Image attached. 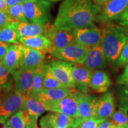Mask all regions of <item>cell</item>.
<instances>
[{
	"mask_svg": "<svg viewBox=\"0 0 128 128\" xmlns=\"http://www.w3.org/2000/svg\"><path fill=\"white\" fill-rule=\"evenodd\" d=\"M0 124H2V122H1V120H0Z\"/></svg>",
	"mask_w": 128,
	"mask_h": 128,
	"instance_id": "cell-49",
	"label": "cell"
},
{
	"mask_svg": "<svg viewBox=\"0 0 128 128\" xmlns=\"http://www.w3.org/2000/svg\"><path fill=\"white\" fill-rule=\"evenodd\" d=\"M92 1H93L94 2L96 3V4H98V6H100V7H102V6H101V1H100V0H92Z\"/></svg>",
	"mask_w": 128,
	"mask_h": 128,
	"instance_id": "cell-45",
	"label": "cell"
},
{
	"mask_svg": "<svg viewBox=\"0 0 128 128\" xmlns=\"http://www.w3.org/2000/svg\"><path fill=\"white\" fill-rule=\"evenodd\" d=\"M107 59L102 44L89 48L83 65L92 71L99 70L107 66Z\"/></svg>",
	"mask_w": 128,
	"mask_h": 128,
	"instance_id": "cell-17",
	"label": "cell"
},
{
	"mask_svg": "<svg viewBox=\"0 0 128 128\" xmlns=\"http://www.w3.org/2000/svg\"><path fill=\"white\" fill-rule=\"evenodd\" d=\"M48 26V24L33 23L27 21L16 23V28L20 37L46 36Z\"/></svg>",
	"mask_w": 128,
	"mask_h": 128,
	"instance_id": "cell-21",
	"label": "cell"
},
{
	"mask_svg": "<svg viewBox=\"0 0 128 128\" xmlns=\"http://www.w3.org/2000/svg\"><path fill=\"white\" fill-rule=\"evenodd\" d=\"M72 73L78 91L82 93H88L93 71L85 66L73 65Z\"/></svg>",
	"mask_w": 128,
	"mask_h": 128,
	"instance_id": "cell-18",
	"label": "cell"
},
{
	"mask_svg": "<svg viewBox=\"0 0 128 128\" xmlns=\"http://www.w3.org/2000/svg\"><path fill=\"white\" fill-rule=\"evenodd\" d=\"M88 49L76 43L60 49L51 48L49 53L60 60L73 64L83 65L87 57Z\"/></svg>",
	"mask_w": 128,
	"mask_h": 128,
	"instance_id": "cell-5",
	"label": "cell"
},
{
	"mask_svg": "<svg viewBox=\"0 0 128 128\" xmlns=\"http://www.w3.org/2000/svg\"><path fill=\"white\" fill-rule=\"evenodd\" d=\"M23 56L19 67L28 70H36L44 65L46 52L24 46Z\"/></svg>",
	"mask_w": 128,
	"mask_h": 128,
	"instance_id": "cell-12",
	"label": "cell"
},
{
	"mask_svg": "<svg viewBox=\"0 0 128 128\" xmlns=\"http://www.w3.org/2000/svg\"><path fill=\"white\" fill-rule=\"evenodd\" d=\"M7 13L17 22L28 21L24 14V3H18L8 8Z\"/></svg>",
	"mask_w": 128,
	"mask_h": 128,
	"instance_id": "cell-28",
	"label": "cell"
},
{
	"mask_svg": "<svg viewBox=\"0 0 128 128\" xmlns=\"http://www.w3.org/2000/svg\"><path fill=\"white\" fill-rule=\"evenodd\" d=\"M100 1H101V6L103 7V6H104L107 2L110 1V0H100Z\"/></svg>",
	"mask_w": 128,
	"mask_h": 128,
	"instance_id": "cell-44",
	"label": "cell"
},
{
	"mask_svg": "<svg viewBox=\"0 0 128 128\" xmlns=\"http://www.w3.org/2000/svg\"><path fill=\"white\" fill-rule=\"evenodd\" d=\"M48 1H50V2H58V1H64V0H48Z\"/></svg>",
	"mask_w": 128,
	"mask_h": 128,
	"instance_id": "cell-47",
	"label": "cell"
},
{
	"mask_svg": "<svg viewBox=\"0 0 128 128\" xmlns=\"http://www.w3.org/2000/svg\"><path fill=\"white\" fill-rule=\"evenodd\" d=\"M8 7L6 4V0H0V11L7 12Z\"/></svg>",
	"mask_w": 128,
	"mask_h": 128,
	"instance_id": "cell-41",
	"label": "cell"
},
{
	"mask_svg": "<svg viewBox=\"0 0 128 128\" xmlns=\"http://www.w3.org/2000/svg\"><path fill=\"white\" fill-rule=\"evenodd\" d=\"M110 119L115 127L128 128V117L121 109L114 112Z\"/></svg>",
	"mask_w": 128,
	"mask_h": 128,
	"instance_id": "cell-29",
	"label": "cell"
},
{
	"mask_svg": "<svg viewBox=\"0 0 128 128\" xmlns=\"http://www.w3.org/2000/svg\"><path fill=\"white\" fill-rule=\"evenodd\" d=\"M104 121V120L98 119L94 117H92L83 121L77 127L78 128H97L98 124Z\"/></svg>",
	"mask_w": 128,
	"mask_h": 128,
	"instance_id": "cell-32",
	"label": "cell"
},
{
	"mask_svg": "<svg viewBox=\"0 0 128 128\" xmlns=\"http://www.w3.org/2000/svg\"><path fill=\"white\" fill-rule=\"evenodd\" d=\"M128 64V40L123 48L119 58L117 60L115 65L117 66L122 67Z\"/></svg>",
	"mask_w": 128,
	"mask_h": 128,
	"instance_id": "cell-31",
	"label": "cell"
},
{
	"mask_svg": "<svg viewBox=\"0 0 128 128\" xmlns=\"http://www.w3.org/2000/svg\"><path fill=\"white\" fill-rule=\"evenodd\" d=\"M122 28H123V30H124V33H125V34L128 36V26L122 27Z\"/></svg>",
	"mask_w": 128,
	"mask_h": 128,
	"instance_id": "cell-43",
	"label": "cell"
},
{
	"mask_svg": "<svg viewBox=\"0 0 128 128\" xmlns=\"http://www.w3.org/2000/svg\"><path fill=\"white\" fill-rule=\"evenodd\" d=\"M76 128H78V127H76Z\"/></svg>",
	"mask_w": 128,
	"mask_h": 128,
	"instance_id": "cell-52",
	"label": "cell"
},
{
	"mask_svg": "<svg viewBox=\"0 0 128 128\" xmlns=\"http://www.w3.org/2000/svg\"><path fill=\"white\" fill-rule=\"evenodd\" d=\"M56 78L67 88H75L76 82L72 76L73 64L64 60H54L50 64Z\"/></svg>",
	"mask_w": 128,
	"mask_h": 128,
	"instance_id": "cell-11",
	"label": "cell"
},
{
	"mask_svg": "<svg viewBox=\"0 0 128 128\" xmlns=\"http://www.w3.org/2000/svg\"><path fill=\"white\" fill-rule=\"evenodd\" d=\"M97 128H115V126L110 120L108 119L99 124Z\"/></svg>",
	"mask_w": 128,
	"mask_h": 128,
	"instance_id": "cell-38",
	"label": "cell"
},
{
	"mask_svg": "<svg viewBox=\"0 0 128 128\" xmlns=\"http://www.w3.org/2000/svg\"><path fill=\"white\" fill-rule=\"evenodd\" d=\"M2 128H12L11 127V126H9L6 125V124H2Z\"/></svg>",
	"mask_w": 128,
	"mask_h": 128,
	"instance_id": "cell-46",
	"label": "cell"
},
{
	"mask_svg": "<svg viewBox=\"0 0 128 128\" xmlns=\"http://www.w3.org/2000/svg\"><path fill=\"white\" fill-rule=\"evenodd\" d=\"M23 110H28L30 115L35 116L38 119L46 111L44 103L35 99L32 94L25 96Z\"/></svg>",
	"mask_w": 128,
	"mask_h": 128,
	"instance_id": "cell-24",
	"label": "cell"
},
{
	"mask_svg": "<svg viewBox=\"0 0 128 128\" xmlns=\"http://www.w3.org/2000/svg\"><path fill=\"white\" fill-rule=\"evenodd\" d=\"M117 83L118 85H128V76L121 74L118 76Z\"/></svg>",
	"mask_w": 128,
	"mask_h": 128,
	"instance_id": "cell-39",
	"label": "cell"
},
{
	"mask_svg": "<svg viewBox=\"0 0 128 128\" xmlns=\"http://www.w3.org/2000/svg\"><path fill=\"white\" fill-rule=\"evenodd\" d=\"M52 3L48 0H30L24 3V14L28 22L49 24L52 19Z\"/></svg>",
	"mask_w": 128,
	"mask_h": 128,
	"instance_id": "cell-4",
	"label": "cell"
},
{
	"mask_svg": "<svg viewBox=\"0 0 128 128\" xmlns=\"http://www.w3.org/2000/svg\"><path fill=\"white\" fill-rule=\"evenodd\" d=\"M11 72L1 64L0 65V90L12 88Z\"/></svg>",
	"mask_w": 128,
	"mask_h": 128,
	"instance_id": "cell-30",
	"label": "cell"
},
{
	"mask_svg": "<svg viewBox=\"0 0 128 128\" xmlns=\"http://www.w3.org/2000/svg\"><path fill=\"white\" fill-rule=\"evenodd\" d=\"M38 119L30 115L28 110H20L10 117L5 124L12 128H38Z\"/></svg>",
	"mask_w": 128,
	"mask_h": 128,
	"instance_id": "cell-16",
	"label": "cell"
},
{
	"mask_svg": "<svg viewBox=\"0 0 128 128\" xmlns=\"http://www.w3.org/2000/svg\"><path fill=\"white\" fill-rule=\"evenodd\" d=\"M117 100L119 108L124 111L128 117V99L122 98L118 97Z\"/></svg>",
	"mask_w": 128,
	"mask_h": 128,
	"instance_id": "cell-35",
	"label": "cell"
},
{
	"mask_svg": "<svg viewBox=\"0 0 128 128\" xmlns=\"http://www.w3.org/2000/svg\"><path fill=\"white\" fill-rule=\"evenodd\" d=\"M82 122L78 117L52 112L42 117L39 125L46 128H76Z\"/></svg>",
	"mask_w": 128,
	"mask_h": 128,
	"instance_id": "cell-6",
	"label": "cell"
},
{
	"mask_svg": "<svg viewBox=\"0 0 128 128\" xmlns=\"http://www.w3.org/2000/svg\"><path fill=\"white\" fill-rule=\"evenodd\" d=\"M115 128H117V127H115Z\"/></svg>",
	"mask_w": 128,
	"mask_h": 128,
	"instance_id": "cell-50",
	"label": "cell"
},
{
	"mask_svg": "<svg viewBox=\"0 0 128 128\" xmlns=\"http://www.w3.org/2000/svg\"><path fill=\"white\" fill-rule=\"evenodd\" d=\"M46 36L52 42V49H60L70 44H76V38L72 31L61 30L54 25H49Z\"/></svg>",
	"mask_w": 128,
	"mask_h": 128,
	"instance_id": "cell-10",
	"label": "cell"
},
{
	"mask_svg": "<svg viewBox=\"0 0 128 128\" xmlns=\"http://www.w3.org/2000/svg\"><path fill=\"white\" fill-rule=\"evenodd\" d=\"M76 91L75 88H43L34 98L44 104L51 103L61 100Z\"/></svg>",
	"mask_w": 128,
	"mask_h": 128,
	"instance_id": "cell-20",
	"label": "cell"
},
{
	"mask_svg": "<svg viewBox=\"0 0 128 128\" xmlns=\"http://www.w3.org/2000/svg\"><path fill=\"white\" fill-rule=\"evenodd\" d=\"M101 10L102 7L92 0H64L54 25L68 31L94 26Z\"/></svg>",
	"mask_w": 128,
	"mask_h": 128,
	"instance_id": "cell-1",
	"label": "cell"
},
{
	"mask_svg": "<svg viewBox=\"0 0 128 128\" xmlns=\"http://www.w3.org/2000/svg\"><path fill=\"white\" fill-rule=\"evenodd\" d=\"M44 88H67L55 77L53 73L50 65H44Z\"/></svg>",
	"mask_w": 128,
	"mask_h": 128,
	"instance_id": "cell-26",
	"label": "cell"
},
{
	"mask_svg": "<svg viewBox=\"0 0 128 128\" xmlns=\"http://www.w3.org/2000/svg\"><path fill=\"white\" fill-rule=\"evenodd\" d=\"M17 22V21L12 18L7 12L0 11V28Z\"/></svg>",
	"mask_w": 128,
	"mask_h": 128,
	"instance_id": "cell-33",
	"label": "cell"
},
{
	"mask_svg": "<svg viewBox=\"0 0 128 128\" xmlns=\"http://www.w3.org/2000/svg\"><path fill=\"white\" fill-rule=\"evenodd\" d=\"M44 65L35 70L33 87L32 90V96L34 98L41 92L44 88Z\"/></svg>",
	"mask_w": 128,
	"mask_h": 128,
	"instance_id": "cell-27",
	"label": "cell"
},
{
	"mask_svg": "<svg viewBox=\"0 0 128 128\" xmlns=\"http://www.w3.org/2000/svg\"><path fill=\"white\" fill-rule=\"evenodd\" d=\"M23 47L22 44H10L6 55L2 59V65L12 75L19 68L23 56Z\"/></svg>",
	"mask_w": 128,
	"mask_h": 128,
	"instance_id": "cell-19",
	"label": "cell"
},
{
	"mask_svg": "<svg viewBox=\"0 0 128 128\" xmlns=\"http://www.w3.org/2000/svg\"><path fill=\"white\" fill-rule=\"evenodd\" d=\"M24 98L16 88L0 90V120L3 124L12 114L23 110Z\"/></svg>",
	"mask_w": 128,
	"mask_h": 128,
	"instance_id": "cell-3",
	"label": "cell"
},
{
	"mask_svg": "<svg viewBox=\"0 0 128 128\" xmlns=\"http://www.w3.org/2000/svg\"><path fill=\"white\" fill-rule=\"evenodd\" d=\"M76 90L61 100L44 104L47 111L58 112L72 117H77L78 98L80 94Z\"/></svg>",
	"mask_w": 128,
	"mask_h": 128,
	"instance_id": "cell-7",
	"label": "cell"
},
{
	"mask_svg": "<svg viewBox=\"0 0 128 128\" xmlns=\"http://www.w3.org/2000/svg\"><path fill=\"white\" fill-rule=\"evenodd\" d=\"M20 42L26 47L49 52L52 48V42L46 36L20 37Z\"/></svg>",
	"mask_w": 128,
	"mask_h": 128,
	"instance_id": "cell-23",
	"label": "cell"
},
{
	"mask_svg": "<svg viewBox=\"0 0 128 128\" xmlns=\"http://www.w3.org/2000/svg\"><path fill=\"white\" fill-rule=\"evenodd\" d=\"M28 1H30V0H6V2L8 8H9L15 4H18V3H25Z\"/></svg>",
	"mask_w": 128,
	"mask_h": 128,
	"instance_id": "cell-40",
	"label": "cell"
},
{
	"mask_svg": "<svg viewBox=\"0 0 128 128\" xmlns=\"http://www.w3.org/2000/svg\"><path fill=\"white\" fill-rule=\"evenodd\" d=\"M34 70H28L23 68L17 69L13 74L15 88L20 93L24 96L32 94Z\"/></svg>",
	"mask_w": 128,
	"mask_h": 128,
	"instance_id": "cell-14",
	"label": "cell"
},
{
	"mask_svg": "<svg viewBox=\"0 0 128 128\" xmlns=\"http://www.w3.org/2000/svg\"><path fill=\"white\" fill-rule=\"evenodd\" d=\"M112 85L110 76L106 72L96 70L93 72L90 83V89L97 93H102L108 92Z\"/></svg>",
	"mask_w": 128,
	"mask_h": 128,
	"instance_id": "cell-22",
	"label": "cell"
},
{
	"mask_svg": "<svg viewBox=\"0 0 128 128\" xmlns=\"http://www.w3.org/2000/svg\"><path fill=\"white\" fill-rule=\"evenodd\" d=\"M96 17V21L105 25L119 20L128 7V0H110Z\"/></svg>",
	"mask_w": 128,
	"mask_h": 128,
	"instance_id": "cell-8",
	"label": "cell"
},
{
	"mask_svg": "<svg viewBox=\"0 0 128 128\" xmlns=\"http://www.w3.org/2000/svg\"><path fill=\"white\" fill-rule=\"evenodd\" d=\"M2 64V59H0V65Z\"/></svg>",
	"mask_w": 128,
	"mask_h": 128,
	"instance_id": "cell-48",
	"label": "cell"
},
{
	"mask_svg": "<svg viewBox=\"0 0 128 128\" xmlns=\"http://www.w3.org/2000/svg\"><path fill=\"white\" fill-rule=\"evenodd\" d=\"M76 44L84 47L90 48L102 44V33L96 26L76 28L72 30Z\"/></svg>",
	"mask_w": 128,
	"mask_h": 128,
	"instance_id": "cell-9",
	"label": "cell"
},
{
	"mask_svg": "<svg viewBox=\"0 0 128 128\" xmlns=\"http://www.w3.org/2000/svg\"><path fill=\"white\" fill-rule=\"evenodd\" d=\"M16 23L0 28V41L7 44H18L20 36L16 28Z\"/></svg>",
	"mask_w": 128,
	"mask_h": 128,
	"instance_id": "cell-25",
	"label": "cell"
},
{
	"mask_svg": "<svg viewBox=\"0 0 128 128\" xmlns=\"http://www.w3.org/2000/svg\"><path fill=\"white\" fill-rule=\"evenodd\" d=\"M119 26L122 27L128 26V7L122 14L119 20H118Z\"/></svg>",
	"mask_w": 128,
	"mask_h": 128,
	"instance_id": "cell-36",
	"label": "cell"
},
{
	"mask_svg": "<svg viewBox=\"0 0 128 128\" xmlns=\"http://www.w3.org/2000/svg\"><path fill=\"white\" fill-rule=\"evenodd\" d=\"M115 112V100L113 92L108 91L99 97L94 116L96 119L108 120Z\"/></svg>",
	"mask_w": 128,
	"mask_h": 128,
	"instance_id": "cell-13",
	"label": "cell"
},
{
	"mask_svg": "<svg viewBox=\"0 0 128 128\" xmlns=\"http://www.w3.org/2000/svg\"></svg>",
	"mask_w": 128,
	"mask_h": 128,
	"instance_id": "cell-51",
	"label": "cell"
},
{
	"mask_svg": "<svg viewBox=\"0 0 128 128\" xmlns=\"http://www.w3.org/2000/svg\"><path fill=\"white\" fill-rule=\"evenodd\" d=\"M98 98L96 96L80 92L78 98V118L84 121L93 117Z\"/></svg>",
	"mask_w": 128,
	"mask_h": 128,
	"instance_id": "cell-15",
	"label": "cell"
},
{
	"mask_svg": "<svg viewBox=\"0 0 128 128\" xmlns=\"http://www.w3.org/2000/svg\"><path fill=\"white\" fill-rule=\"evenodd\" d=\"M122 75L123 76H128V64L127 65H126V66L125 68H124V72L122 74Z\"/></svg>",
	"mask_w": 128,
	"mask_h": 128,
	"instance_id": "cell-42",
	"label": "cell"
},
{
	"mask_svg": "<svg viewBox=\"0 0 128 128\" xmlns=\"http://www.w3.org/2000/svg\"><path fill=\"white\" fill-rule=\"evenodd\" d=\"M102 46L107 60L115 65L128 38L120 26L108 23L104 25Z\"/></svg>",
	"mask_w": 128,
	"mask_h": 128,
	"instance_id": "cell-2",
	"label": "cell"
},
{
	"mask_svg": "<svg viewBox=\"0 0 128 128\" xmlns=\"http://www.w3.org/2000/svg\"><path fill=\"white\" fill-rule=\"evenodd\" d=\"M9 46L10 44L0 41V59H2V58L6 55Z\"/></svg>",
	"mask_w": 128,
	"mask_h": 128,
	"instance_id": "cell-37",
	"label": "cell"
},
{
	"mask_svg": "<svg viewBox=\"0 0 128 128\" xmlns=\"http://www.w3.org/2000/svg\"><path fill=\"white\" fill-rule=\"evenodd\" d=\"M116 94L120 98L128 99V85H119L116 88Z\"/></svg>",
	"mask_w": 128,
	"mask_h": 128,
	"instance_id": "cell-34",
	"label": "cell"
}]
</instances>
